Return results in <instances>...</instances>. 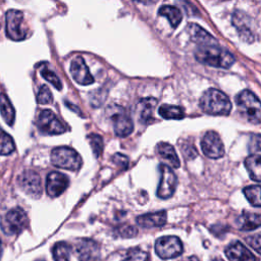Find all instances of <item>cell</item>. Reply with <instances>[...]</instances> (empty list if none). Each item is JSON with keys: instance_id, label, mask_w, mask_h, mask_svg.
<instances>
[{"instance_id": "obj_36", "label": "cell", "mask_w": 261, "mask_h": 261, "mask_svg": "<svg viewBox=\"0 0 261 261\" xmlns=\"http://www.w3.org/2000/svg\"><path fill=\"white\" fill-rule=\"evenodd\" d=\"M251 145L254 150H261V135L252 136Z\"/></svg>"}, {"instance_id": "obj_22", "label": "cell", "mask_w": 261, "mask_h": 261, "mask_svg": "<svg viewBox=\"0 0 261 261\" xmlns=\"http://www.w3.org/2000/svg\"><path fill=\"white\" fill-rule=\"evenodd\" d=\"M0 113L8 125L13 124L15 118V111L10 100L4 93L0 94Z\"/></svg>"}, {"instance_id": "obj_40", "label": "cell", "mask_w": 261, "mask_h": 261, "mask_svg": "<svg viewBox=\"0 0 261 261\" xmlns=\"http://www.w3.org/2000/svg\"><path fill=\"white\" fill-rule=\"evenodd\" d=\"M40 261H42V260H40Z\"/></svg>"}, {"instance_id": "obj_33", "label": "cell", "mask_w": 261, "mask_h": 261, "mask_svg": "<svg viewBox=\"0 0 261 261\" xmlns=\"http://www.w3.org/2000/svg\"><path fill=\"white\" fill-rule=\"evenodd\" d=\"M247 243L259 254H261V232L247 238Z\"/></svg>"}, {"instance_id": "obj_23", "label": "cell", "mask_w": 261, "mask_h": 261, "mask_svg": "<svg viewBox=\"0 0 261 261\" xmlns=\"http://www.w3.org/2000/svg\"><path fill=\"white\" fill-rule=\"evenodd\" d=\"M189 32L192 40H194V42L200 43L201 45L212 44V42L214 41V39L198 24L191 23V25L189 27Z\"/></svg>"}, {"instance_id": "obj_32", "label": "cell", "mask_w": 261, "mask_h": 261, "mask_svg": "<svg viewBox=\"0 0 261 261\" xmlns=\"http://www.w3.org/2000/svg\"><path fill=\"white\" fill-rule=\"evenodd\" d=\"M88 140L90 142V145L93 149V152H94L95 156L98 157L101 154L102 150H103V140H102V138L99 135L94 134V135L89 136Z\"/></svg>"}, {"instance_id": "obj_28", "label": "cell", "mask_w": 261, "mask_h": 261, "mask_svg": "<svg viewBox=\"0 0 261 261\" xmlns=\"http://www.w3.org/2000/svg\"><path fill=\"white\" fill-rule=\"evenodd\" d=\"M15 148L13 139L0 128V155H9Z\"/></svg>"}, {"instance_id": "obj_17", "label": "cell", "mask_w": 261, "mask_h": 261, "mask_svg": "<svg viewBox=\"0 0 261 261\" xmlns=\"http://www.w3.org/2000/svg\"><path fill=\"white\" fill-rule=\"evenodd\" d=\"M167 216L165 211H158L153 213H146L137 218V223L143 227H159L166 222Z\"/></svg>"}, {"instance_id": "obj_38", "label": "cell", "mask_w": 261, "mask_h": 261, "mask_svg": "<svg viewBox=\"0 0 261 261\" xmlns=\"http://www.w3.org/2000/svg\"><path fill=\"white\" fill-rule=\"evenodd\" d=\"M137 2H141V3H147L149 0H136Z\"/></svg>"}, {"instance_id": "obj_27", "label": "cell", "mask_w": 261, "mask_h": 261, "mask_svg": "<svg viewBox=\"0 0 261 261\" xmlns=\"http://www.w3.org/2000/svg\"><path fill=\"white\" fill-rule=\"evenodd\" d=\"M248 201L256 207H261V186H248L244 189Z\"/></svg>"}, {"instance_id": "obj_16", "label": "cell", "mask_w": 261, "mask_h": 261, "mask_svg": "<svg viewBox=\"0 0 261 261\" xmlns=\"http://www.w3.org/2000/svg\"><path fill=\"white\" fill-rule=\"evenodd\" d=\"M225 255L229 261H258L253 253L238 241L226 248Z\"/></svg>"}, {"instance_id": "obj_26", "label": "cell", "mask_w": 261, "mask_h": 261, "mask_svg": "<svg viewBox=\"0 0 261 261\" xmlns=\"http://www.w3.org/2000/svg\"><path fill=\"white\" fill-rule=\"evenodd\" d=\"M70 246L65 242H58L52 249L54 261H69Z\"/></svg>"}, {"instance_id": "obj_39", "label": "cell", "mask_w": 261, "mask_h": 261, "mask_svg": "<svg viewBox=\"0 0 261 261\" xmlns=\"http://www.w3.org/2000/svg\"><path fill=\"white\" fill-rule=\"evenodd\" d=\"M1 253H2V247H1V242H0V256H1Z\"/></svg>"}, {"instance_id": "obj_8", "label": "cell", "mask_w": 261, "mask_h": 261, "mask_svg": "<svg viewBox=\"0 0 261 261\" xmlns=\"http://www.w3.org/2000/svg\"><path fill=\"white\" fill-rule=\"evenodd\" d=\"M73 251L80 261H101L100 246L91 239H79L75 241Z\"/></svg>"}, {"instance_id": "obj_13", "label": "cell", "mask_w": 261, "mask_h": 261, "mask_svg": "<svg viewBox=\"0 0 261 261\" xmlns=\"http://www.w3.org/2000/svg\"><path fill=\"white\" fill-rule=\"evenodd\" d=\"M201 147L204 154L212 159L220 158L224 155V146L215 132H207L201 142Z\"/></svg>"}, {"instance_id": "obj_18", "label": "cell", "mask_w": 261, "mask_h": 261, "mask_svg": "<svg viewBox=\"0 0 261 261\" xmlns=\"http://www.w3.org/2000/svg\"><path fill=\"white\" fill-rule=\"evenodd\" d=\"M157 105V100L152 97L144 98L140 100L137 105V113L139 119L143 123H148L153 116V111Z\"/></svg>"}, {"instance_id": "obj_20", "label": "cell", "mask_w": 261, "mask_h": 261, "mask_svg": "<svg viewBox=\"0 0 261 261\" xmlns=\"http://www.w3.org/2000/svg\"><path fill=\"white\" fill-rule=\"evenodd\" d=\"M156 151H157L158 155L163 160H165L171 167H173V168H178L179 167V165H180L179 159L176 155V152H175L174 148L170 144L161 142V143L157 144Z\"/></svg>"}, {"instance_id": "obj_21", "label": "cell", "mask_w": 261, "mask_h": 261, "mask_svg": "<svg viewBox=\"0 0 261 261\" xmlns=\"http://www.w3.org/2000/svg\"><path fill=\"white\" fill-rule=\"evenodd\" d=\"M246 169L255 181H261V155H250L245 160Z\"/></svg>"}, {"instance_id": "obj_9", "label": "cell", "mask_w": 261, "mask_h": 261, "mask_svg": "<svg viewBox=\"0 0 261 261\" xmlns=\"http://www.w3.org/2000/svg\"><path fill=\"white\" fill-rule=\"evenodd\" d=\"M6 35L13 41H21L25 38V31L22 28L23 14L16 9H9L5 14Z\"/></svg>"}, {"instance_id": "obj_35", "label": "cell", "mask_w": 261, "mask_h": 261, "mask_svg": "<svg viewBox=\"0 0 261 261\" xmlns=\"http://www.w3.org/2000/svg\"><path fill=\"white\" fill-rule=\"evenodd\" d=\"M122 237H126V238H130V237H134L136 233H137V229L136 227L134 226H130V225H127V226H124L121 230H120Z\"/></svg>"}, {"instance_id": "obj_3", "label": "cell", "mask_w": 261, "mask_h": 261, "mask_svg": "<svg viewBox=\"0 0 261 261\" xmlns=\"http://www.w3.org/2000/svg\"><path fill=\"white\" fill-rule=\"evenodd\" d=\"M241 115L251 123H261V101L249 90H244L236 97Z\"/></svg>"}, {"instance_id": "obj_14", "label": "cell", "mask_w": 261, "mask_h": 261, "mask_svg": "<svg viewBox=\"0 0 261 261\" xmlns=\"http://www.w3.org/2000/svg\"><path fill=\"white\" fill-rule=\"evenodd\" d=\"M70 73L72 79L80 85L88 86L94 83V77L91 74L85 60L81 56L72 59L70 63Z\"/></svg>"}, {"instance_id": "obj_29", "label": "cell", "mask_w": 261, "mask_h": 261, "mask_svg": "<svg viewBox=\"0 0 261 261\" xmlns=\"http://www.w3.org/2000/svg\"><path fill=\"white\" fill-rule=\"evenodd\" d=\"M149 256L148 253L139 249V248H132L129 249L124 258L121 261H148Z\"/></svg>"}, {"instance_id": "obj_11", "label": "cell", "mask_w": 261, "mask_h": 261, "mask_svg": "<svg viewBox=\"0 0 261 261\" xmlns=\"http://www.w3.org/2000/svg\"><path fill=\"white\" fill-rule=\"evenodd\" d=\"M160 182L157 189V196L161 199L170 198L177 185V178L171 168L165 164H160Z\"/></svg>"}, {"instance_id": "obj_5", "label": "cell", "mask_w": 261, "mask_h": 261, "mask_svg": "<svg viewBox=\"0 0 261 261\" xmlns=\"http://www.w3.org/2000/svg\"><path fill=\"white\" fill-rule=\"evenodd\" d=\"M51 162L56 167L68 170H77L83 164L80 154L69 147L53 149L51 152Z\"/></svg>"}, {"instance_id": "obj_7", "label": "cell", "mask_w": 261, "mask_h": 261, "mask_svg": "<svg viewBox=\"0 0 261 261\" xmlns=\"http://www.w3.org/2000/svg\"><path fill=\"white\" fill-rule=\"evenodd\" d=\"M155 252L162 259H170L182 253V244L175 236L159 238L155 243Z\"/></svg>"}, {"instance_id": "obj_31", "label": "cell", "mask_w": 261, "mask_h": 261, "mask_svg": "<svg viewBox=\"0 0 261 261\" xmlns=\"http://www.w3.org/2000/svg\"><path fill=\"white\" fill-rule=\"evenodd\" d=\"M37 102L39 104H50L53 102V96L47 86H42L37 95Z\"/></svg>"}, {"instance_id": "obj_37", "label": "cell", "mask_w": 261, "mask_h": 261, "mask_svg": "<svg viewBox=\"0 0 261 261\" xmlns=\"http://www.w3.org/2000/svg\"><path fill=\"white\" fill-rule=\"evenodd\" d=\"M180 261H199V260H198V258L196 256H191V257L185 258V259H182Z\"/></svg>"}, {"instance_id": "obj_1", "label": "cell", "mask_w": 261, "mask_h": 261, "mask_svg": "<svg viewBox=\"0 0 261 261\" xmlns=\"http://www.w3.org/2000/svg\"><path fill=\"white\" fill-rule=\"evenodd\" d=\"M195 57L203 64L219 68H228L234 62V57L230 52L214 44L201 45L195 52Z\"/></svg>"}, {"instance_id": "obj_30", "label": "cell", "mask_w": 261, "mask_h": 261, "mask_svg": "<svg viewBox=\"0 0 261 261\" xmlns=\"http://www.w3.org/2000/svg\"><path fill=\"white\" fill-rule=\"evenodd\" d=\"M41 74L42 76L48 81L51 85H53L57 90H61L62 89V84L60 82V80L58 79V76L53 72L51 71L49 68L47 67H43L42 70H41Z\"/></svg>"}, {"instance_id": "obj_24", "label": "cell", "mask_w": 261, "mask_h": 261, "mask_svg": "<svg viewBox=\"0 0 261 261\" xmlns=\"http://www.w3.org/2000/svg\"><path fill=\"white\" fill-rule=\"evenodd\" d=\"M158 13L162 16H165L168 19V21L172 28H176L179 24V22L181 21V13L174 6L163 5L159 8Z\"/></svg>"}, {"instance_id": "obj_12", "label": "cell", "mask_w": 261, "mask_h": 261, "mask_svg": "<svg viewBox=\"0 0 261 261\" xmlns=\"http://www.w3.org/2000/svg\"><path fill=\"white\" fill-rule=\"evenodd\" d=\"M20 190L33 199H39L42 195L40 175L34 170H25L18 177Z\"/></svg>"}, {"instance_id": "obj_10", "label": "cell", "mask_w": 261, "mask_h": 261, "mask_svg": "<svg viewBox=\"0 0 261 261\" xmlns=\"http://www.w3.org/2000/svg\"><path fill=\"white\" fill-rule=\"evenodd\" d=\"M37 125L42 133L47 135H60L66 130L65 125L49 109L40 112L37 118Z\"/></svg>"}, {"instance_id": "obj_6", "label": "cell", "mask_w": 261, "mask_h": 261, "mask_svg": "<svg viewBox=\"0 0 261 261\" xmlns=\"http://www.w3.org/2000/svg\"><path fill=\"white\" fill-rule=\"evenodd\" d=\"M29 224L27 213L19 207L9 210L1 219L0 227L4 233L11 236L21 232Z\"/></svg>"}, {"instance_id": "obj_25", "label": "cell", "mask_w": 261, "mask_h": 261, "mask_svg": "<svg viewBox=\"0 0 261 261\" xmlns=\"http://www.w3.org/2000/svg\"><path fill=\"white\" fill-rule=\"evenodd\" d=\"M158 112L165 119H181L185 117V111L181 107L175 105L163 104L159 107Z\"/></svg>"}, {"instance_id": "obj_19", "label": "cell", "mask_w": 261, "mask_h": 261, "mask_svg": "<svg viewBox=\"0 0 261 261\" xmlns=\"http://www.w3.org/2000/svg\"><path fill=\"white\" fill-rule=\"evenodd\" d=\"M237 226L242 230H252L261 226V213L243 212L237 219Z\"/></svg>"}, {"instance_id": "obj_4", "label": "cell", "mask_w": 261, "mask_h": 261, "mask_svg": "<svg viewBox=\"0 0 261 261\" xmlns=\"http://www.w3.org/2000/svg\"><path fill=\"white\" fill-rule=\"evenodd\" d=\"M106 115L113 125L116 136L126 137L134 129V123L126 110L120 105L112 104L107 107Z\"/></svg>"}, {"instance_id": "obj_34", "label": "cell", "mask_w": 261, "mask_h": 261, "mask_svg": "<svg viewBox=\"0 0 261 261\" xmlns=\"http://www.w3.org/2000/svg\"><path fill=\"white\" fill-rule=\"evenodd\" d=\"M112 161L118 165V166H121V167H126L127 166V163H128V160H127V157L120 154V153H116L114 154V156L112 157Z\"/></svg>"}, {"instance_id": "obj_15", "label": "cell", "mask_w": 261, "mask_h": 261, "mask_svg": "<svg viewBox=\"0 0 261 261\" xmlns=\"http://www.w3.org/2000/svg\"><path fill=\"white\" fill-rule=\"evenodd\" d=\"M68 184L69 179L65 174L58 171L50 172L46 180V192L52 198L58 197L66 190Z\"/></svg>"}, {"instance_id": "obj_2", "label": "cell", "mask_w": 261, "mask_h": 261, "mask_svg": "<svg viewBox=\"0 0 261 261\" xmlns=\"http://www.w3.org/2000/svg\"><path fill=\"white\" fill-rule=\"evenodd\" d=\"M201 109L210 115H227L231 109L228 97L217 89H208L200 98Z\"/></svg>"}]
</instances>
